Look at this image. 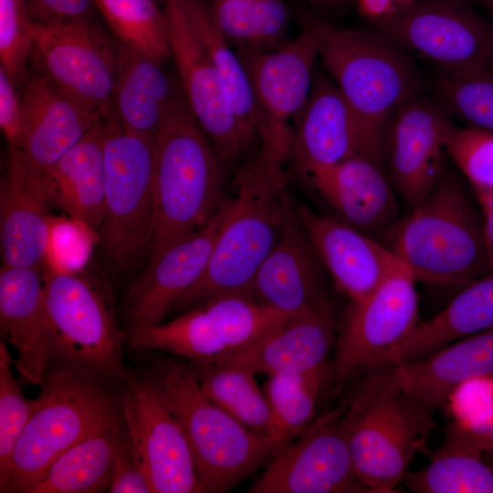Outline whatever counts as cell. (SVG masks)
<instances>
[{"mask_svg": "<svg viewBox=\"0 0 493 493\" xmlns=\"http://www.w3.org/2000/svg\"><path fill=\"white\" fill-rule=\"evenodd\" d=\"M286 160L260 146L233 180L234 194L199 279L174 303L182 312L226 296L249 298L253 279L293 209Z\"/></svg>", "mask_w": 493, "mask_h": 493, "instance_id": "1", "label": "cell"}, {"mask_svg": "<svg viewBox=\"0 0 493 493\" xmlns=\"http://www.w3.org/2000/svg\"><path fill=\"white\" fill-rule=\"evenodd\" d=\"M154 142L149 263L204 226L227 199L226 169L180 94L163 119Z\"/></svg>", "mask_w": 493, "mask_h": 493, "instance_id": "2", "label": "cell"}, {"mask_svg": "<svg viewBox=\"0 0 493 493\" xmlns=\"http://www.w3.org/2000/svg\"><path fill=\"white\" fill-rule=\"evenodd\" d=\"M379 240L416 281L461 288L491 271L477 198L446 170Z\"/></svg>", "mask_w": 493, "mask_h": 493, "instance_id": "3", "label": "cell"}, {"mask_svg": "<svg viewBox=\"0 0 493 493\" xmlns=\"http://www.w3.org/2000/svg\"><path fill=\"white\" fill-rule=\"evenodd\" d=\"M103 379L50 366L10 458L0 492L25 493L66 450L106 429L125 426L121 401Z\"/></svg>", "mask_w": 493, "mask_h": 493, "instance_id": "4", "label": "cell"}, {"mask_svg": "<svg viewBox=\"0 0 493 493\" xmlns=\"http://www.w3.org/2000/svg\"><path fill=\"white\" fill-rule=\"evenodd\" d=\"M319 58L358 117L369 157L383 166L392 113L423 87L414 59L376 29L344 28L330 22Z\"/></svg>", "mask_w": 493, "mask_h": 493, "instance_id": "5", "label": "cell"}, {"mask_svg": "<svg viewBox=\"0 0 493 493\" xmlns=\"http://www.w3.org/2000/svg\"><path fill=\"white\" fill-rule=\"evenodd\" d=\"M152 374L184 431L205 492L231 488L288 444L252 431L211 401L194 370L166 361Z\"/></svg>", "mask_w": 493, "mask_h": 493, "instance_id": "6", "label": "cell"}, {"mask_svg": "<svg viewBox=\"0 0 493 493\" xmlns=\"http://www.w3.org/2000/svg\"><path fill=\"white\" fill-rule=\"evenodd\" d=\"M50 322L49 367L80 371L105 381L128 380L122 341L109 299L75 270L41 266Z\"/></svg>", "mask_w": 493, "mask_h": 493, "instance_id": "7", "label": "cell"}, {"mask_svg": "<svg viewBox=\"0 0 493 493\" xmlns=\"http://www.w3.org/2000/svg\"><path fill=\"white\" fill-rule=\"evenodd\" d=\"M415 399L364 382L344 411L354 471L371 493H393L435 426Z\"/></svg>", "mask_w": 493, "mask_h": 493, "instance_id": "8", "label": "cell"}, {"mask_svg": "<svg viewBox=\"0 0 493 493\" xmlns=\"http://www.w3.org/2000/svg\"><path fill=\"white\" fill-rule=\"evenodd\" d=\"M105 215L98 230L121 270L148 255L152 233L154 136L124 127L113 110L102 119Z\"/></svg>", "mask_w": 493, "mask_h": 493, "instance_id": "9", "label": "cell"}, {"mask_svg": "<svg viewBox=\"0 0 493 493\" xmlns=\"http://www.w3.org/2000/svg\"><path fill=\"white\" fill-rule=\"evenodd\" d=\"M290 317L247 297L226 296L184 311L168 322L128 330L126 338L134 348L160 350L200 364L232 354Z\"/></svg>", "mask_w": 493, "mask_h": 493, "instance_id": "10", "label": "cell"}, {"mask_svg": "<svg viewBox=\"0 0 493 493\" xmlns=\"http://www.w3.org/2000/svg\"><path fill=\"white\" fill-rule=\"evenodd\" d=\"M329 22L306 20L299 35L267 51L237 53L259 111L260 146L288 159L293 132L288 121L300 114L312 86L315 62Z\"/></svg>", "mask_w": 493, "mask_h": 493, "instance_id": "11", "label": "cell"}, {"mask_svg": "<svg viewBox=\"0 0 493 493\" xmlns=\"http://www.w3.org/2000/svg\"><path fill=\"white\" fill-rule=\"evenodd\" d=\"M373 27L442 70L493 63V26L467 0H414Z\"/></svg>", "mask_w": 493, "mask_h": 493, "instance_id": "12", "label": "cell"}, {"mask_svg": "<svg viewBox=\"0 0 493 493\" xmlns=\"http://www.w3.org/2000/svg\"><path fill=\"white\" fill-rule=\"evenodd\" d=\"M120 397L132 452L153 493H204L184 431L153 374L130 380Z\"/></svg>", "mask_w": 493, "mask_h": 493, "instance_id": "13", "label": "cell"}, {"mask_svg": "<svg viewBox=\"0 0 493 493\" xmlns=\"http://www.w3.org/2000/svg\"><path fill=\"white\" fill-rule=\"evenodd\" d=\"M415 281L409 270L400 271L351 303L326 382L341 383L366 374L380 354L414 330L418 323Z\"/></svg>", "mask_w": 493, "mask_h": 493, "instance_id": "14", "label": "cell"}, {"mask_svg": "<svg viewBox=\"0 0 493 493\" xmlns=\"http://www.w3.org/2000/svg\"><path fill=\"white\" fill-rule=\"evenodd\" d=\"M40 73L103 116L112 110L116 49L89 18L33 22Z\"/></svg>", "mask_w": 493, "mask_h": 493, "instance_id": "15", "label": "cell"}, {"mask_svg": "<svg viewBox=\"0 0 493 493\" xmlns=\"http://www.w3.org/2000/svg\"><path fill=\"white\" fill-rule=\"evenodd\" d=\"M337 408L313 421L286 445L247 490L249 493H371L353 468Z\"/></svg>", "mask_w": 493, "mask_h": 493, "instance_id": "16", "label": "cell"}, {"mask_svg": "<svg viewBox=\"0 0 493 493\" xmlns=\"http://www.w3.org/2000/svg\"><path fill=\"white\" fill-rule=\"evenodd\" d=\"M453 127L447 110L437 100L419 93L392 113L383 162L394 191L410 208L430 193L446 171V143Z\"/></svg>", "mask_w": 493, "mask_h": 493, "instance_id": "17", "label": "cell"}, {"mask_svg": "<svg viewBox=\"0 0 493 493\" xmlns=\"http://www.w3.org/2000/svg\"><path fill=\"white\" fill-rule=\"evenodd\" d=\"M164 11L185 101L226 170L245 155L228 91L191 26L184 0H164Z\"/></svg>", "mask_w": 493, "mask_h": 493, "instance_id": "18", "label": "cell"}, {"mask_svg": "<svg viewBox=\"0 0 493 493\" xmlns=\"http://www.w3.org/2000/svg\"><path fill=\"white\" fill-rule=\"evenodd\" d=\"M21 103L20 137L9 148L36 174L55 164L104 117L40 72L26 82Z\"/></svg>", "mask_w": 493, "mask_h": 493, "instance_id": "19", "label": "cell"}, {"mask_svg": "<svg viewBox=\"0 0 493 493\" xmlns=\"http://www.w3.org/2000/svg\"><path fill=\"white\" fill-rule=\"evenodd\" d=\"M365 382L401 392L431 413L467 383L493 375V328L456 341L415 361L367 374Z\"/></svg>", "mask_w": 493, "mask_h": 493, "instance_id": "20", "label": "cell"}, {"mask_svg": "<svg viewBox=\"0 0 493 493\" xmlns=\"http://www.w3.org/2000/svg\"><path fill=\"white\" fill-rule=\"evenodd\" d=\"M294 210L324 268L351 303L392 275L408 270L380 240L304 204L294 205Z\"/></svg>", "mask_w": 493, "mask_h": 493, "instance_id": "21", "label": "cell"}, {"mask_svg": "<svg viewBox=\"0 0 493 493\" xmlns=\"http://www.w3.org/2000/svg\"><path fill=\"white\" fill-rule=\"evenodd\" d=\"M355 156L370 158L362 124L332 79L315 68L288 158L303 174Z\"/></svg>", "mask_w": 493, "mask_h": 493, "instance_id": "22", "label": "cell"}, {"mask_svg": "<svg viewBox=\"0 0 493 493\" xmlns=\"http://www.w3.org/2000/svg\"><path fill=\"white\" fill-rule=\"evenodd\" d=\"M228 201L229 197L204 226L150 262L143 274L132 283L126 298L128 330L162 323L176 300L199 279Z\"/></svg>", "mask_w": 493, "mask_h": 493, "instance_id": "23", "label": "cell"}, {"mask_svg": "<svg viewBox=\"0 0 493 493\" xmlns=\"http://www.w3.org/2000/svg\"><path fill=\"white\" fill-rule=\"evenodd\" d=\"M302 175L337 219L378 240L400 217L388 176L368 157L355 156Z\"/></svg>", "mask_w": 493, "mask_h": 493, "instance_id": "24", "label": "cell"}, {"mask_svg": "<svg viewBox=\"0 0 493 493\" xmlns=\"http://www.w3.org/2000/svg\"><path fill=\"white\" fill-rule=\"evenodd\" d=\"M322 267L293 205L279 239L256 273L249 298L287 315L301 313L327 302Z\"/></svg>", "mask_w": 493, "mask_h": 493, "instance_id": "25", "label": "cell"}, {"mask_svg": "<svg viewBox=\"0 0 493 493\" xmlns=\"http://www.w3.org/2000/svg\"><path fill=\"white\" fill-rule=\"evenodd\" d=\"M0 331L21 378L40 384L49 368L50 322L41 267L0 269Z\"/></svg>", "mask_w": 493, "mask_h": 493, "instance_id": "26", "label": "cell"}, {"mask_svg": "<svg viewBox=\"0 0 493 493\" xmlns=\"http://www.w3.org/2000/svg\"><path fill=\"white\" fill-rule=\"evenodd\" d=\"M35 173L9 148V160L0 187L2 266L41 267L47 259L54 218Z\"/></svg>", "mask_w": 493, "mask_h": 493, "instance_id": "27", "label": "cell"}, {"mask_svg": "<svg viewBox=\"0 0 493 493\" xmlns=\"http://www.w3.org/2000/svg\"><path fill=\"white\" fill-rule=\"evenodd\" d=\"M334 324L327 302L314 306L266 333L226 359L256 373L272 375L328 369Z\"/></svg>", "mask_w": 493, "mask_h": 493, "instance_id": "28", "label": "cell"}, {"mask_svg": "<svg viewBox=\"0 0 493 493\" xmlns=\"http://www.w3.org/2000/svg\"><path fill=\"white\" fill-rule=\"evenodd\" d=\"M102 119L49 169L35 173L49 206L94 232L105 215Z\"/></svg>", "mask_w": 493, "mask_h": 493, "instance_id": "29", "label": "cell"}, {"mask_svg": "<svg viewBox=\"0 0 493 493\" xmlns=\"http://www.w3.org/2000/svg\"><path fill=\"white\" fill-rule=\"evenodd\" d=\"M493 328V270L461 288L438 314L415 325L380 354L368 372L424 358L465 337Z\"/></svg>", "mask_w": 493, "mask_h": 493, "instance_id": "30", "label": "cell"}, {"mask_svg": "<svg viewBox=\"0 0 493 493\" xmlns=\"http://www.w3.org/2000/svg\"><path fill=\"white\" fill-rule=\"evenodd\" d=\"M161 65L126 46L116 49L112 110L132 131L154 136L178 95Z\"/></svg>", "mask_w": 493, "mask_h": 493, "instance_id": "31", "label": "cell"}, {"mask_svg": "<svg viewBox=\"0 0 493 493\" xmlns=\"http://www.w3.org/2000/svg\"><path fill=\"white\" fill-rule=\"evenodd\" d=\"M483 453L452 423L430 462L408 471L402 483L415 493H493V467L483 460Z\"/></svg>", "mask_w": 493, "mask_h": 493, "instance_id": "32", "label": "cell"}, {"mask_svg": "<svg viewBox=\"0 0 493 493\" xmlns=\"http://www.w3.org/2000/svg\"><path fill=\"white\" fill-rule=\"evenodd\" d=\"M125 426L91 435L62 453L25 493H94L108 488Z\"/></svg>", "mask_w": 493, "mask_h": 493, "instance_id": "33", "label": "cell"}, {"mask_svg": "<svg viewBox=\"0 0 493 493\" xmlns=\"http://www.w3.org/2000/svg\"><path fill=\"white\" fill-rule=\"evenodd\" d=\"M191 26L228 91L245 154L260 146L259 111L245 67L217 28L206 0H184Z\"/></svg>", "mask_w": 493, "mask_h": 493, "instance_id": "34", "label": "cell"}, {"mask_svg": "<svg viewBox=\"0 0 493 493\" xmlns=\"http://www.w3.org/2000/svg\"><path fill=\"white\" fill-rule=\"evenodd\" d=\"M196 367L200 387L211 401L252 431L274 438L269 406L252 369L226 358Z\"/></svg>", "mask_w": 493, "mask_h": 493, "instance_id": "35", "label": "cell"}, {"mask_svg": "<svg viewBox=\"0 0 493 493\" xmlns=\"http://www.w3.org/2000/svg\"><path fill=\"white\" fill-rule=\"evenodd\" d=\"M223 37L237 53L275 49L287 38L285 0H206Z\"/></svg>", "mask_w": 493, "mask_h": 493, "instance_id": "36", "label": "cell"}, {"mask_svg": "<svg viewBox=\"0 0 493 493\" xmlns=\"http://www.w3.org/2000/svg\"><path fill=\"white\" fill-rule=\"evenodd\" d=\"M328 369L268 375L263 392L275 439L288 443L313 422L316 404Z\"/></svg>", "mask_w": 493, "mask_h": 493, "instance_id": "37", "label": "cell"}, {"mask_svg": "<svg viewBox=\"0 0 493 493\" xmlns=\"http://www.w3.org/2000/svg\"><path fill=\"white\" fill-rule=\"evenodd\" d=\"M121 45L163 63L170 55L165 11L154 0H93Z\"/></svg>", "mask_w": 493, "mask_h": 493, "instance_id": "38", "label": "cell"}, {"mask_svg": "<svg viewBox=\"0 0 493 493\" xmlns=\"http://www.w3.org/2000/svg\"><path fill=\"white\" fill-rule=\"evenodd\" d=\"M436 100L467 127L493 132V66L442 70L434 83Z\"/></svg>", "mask_w": 493, "mask_h": 493, "instance_id": "39", "label": "cell"}, {"mask_svg": "<svg viewBox=\"0 0 493 493\" xmlns=\"http://www.w3.org/2000/svg\"><path fill=\"white\" fill-rule=\"evenodd\" d=\"M7 343L0 341V483L8 471L10 458L33 407V400L22 393L13 372Z\"/></svg>", "mask_w": 493, "mask_h": 493, "instance_id": "40", "label": "cell"}, {"mask_svg": "<svg viewBox=\"0 0 493 493\" xmlns=\"http://www.w3.org/2000/svg\"><path fill=\"white\" fill-rule=\"evenodd\" d=\"M446 149L473 194L493 195V132L454 125Z\"/></svg>", "mask_w": 493, "mask_h": 493, "instance_id": "41", "label": "cell"}, {"mask_svg": "<svg viewBox=\"0 0 493 493\" xmlns=\"http://www.w3.org/2000/svg\"><path fill=\"white\" fill-rule=\"evenodd\" d=\"M33 45V20L25 0H0V61L12 81L21 80Z\"/></svg>", "mask_w": 493, "mask_h": 493, "instance_id": "42", "label": "cell"}, {"mask_svg": "<svg viewBox=\"0 0 493 493\" xmlns=\"http://www.w3.org/2000/svg\"><path fill=\"white\" fill-rule=\"evenodd\" d=\"M110 493H153L152 486L138 463L129 437L121 446L109 486Z\"/></svg>", "mask_w": 493, "mask_h": 493, "instance_id": "43", "label": "cell"}, {"mask_svg": "<svg viewBox=\"0 0 493 493\" xmlns=\"http://www.w3.org/2000/svg\"><path fill=\"white\" fill-rule=\"evenodd\" d=\"M33 22L89 18L93 0H25Z\"/></svg>", "mask_w": 493, "mask_h": 493, "instance_id": "44", "label": "cell"}, {"mask_svg": "<svg viewBox=\"0 0 493 493\" xmlns=\"http://www.w3.org/2000/svg\"><path fill=\"white\" fill-rule=\"evenodd\" d=\"M22 125V103L15 83L0 68V126L9 143L16 146Z\"/></svg>", "mask_w": 493, "mask_h": 493, "instance_id": "45", "label": "cell"}, {"mask_svg": "<svg viewBox=\"0 0 493 493\" xmlns=\"http://www.w3.org/2000/svg\"><path fill=\"white\" fill-rule=\"evenodd\" d=\"M456 424L484 452L493 448V403L476 415L460 419Z\"/></svg>", "mask_w": 493, "mask_h": 493, "instance_id": "46", "label": "cell"}, {"mask_svg": "<svg viewBox=\"0 0 493 493\" xmlns=\"http://www.w3.org/2000/svg\"><path fill=\"white\" fill-rule=\"evenodd\" d=\"M414 0H352L357 11L372 26L389 19L408 7Z\"/></svg>", "mask_w": 493, "mask_h": 493, "instance_id": "47", "label": "cell"}, {"mask_svg": "<svg viewBox=\"0 0 493 493\" xmlns=\"http://www.w3.org/2000/svg\"><path fill=\"white\" fill-rule=\"evenodd\" d=\"M480 208L483 236L490 270H493V195H475Z\"/></svg>", "mask_w": 493, "mask_h": 493, "instance_id": "48", "label": "cell"}, {"mask_svg": "<svg viewBox=\"0 0 493 493\" xmlns=\"http://www.w3.org/2000/svg\"><path fill=\"white\" fill-rule=\"evenodd\" d=\"M309 4L310 5L325 10H335L342 7L352 0H300Z\"/></svg>", "mask_w": 493, "mask_h": 493, "instance_id": "49", "label": "cell"}, {"mask_svg": "<svg viewBox=\"0 0 493 493\" xmlns=\"http://www.w3.org/2000/svg\"><path fill=\"white\" fill-rule=\"evenodd\" d=\"M479 1L493 15V0H479Z\"/></svg>", "mask_w": 493, "mask_h": 493, "instance_id": "50", "label": "cell"}, {"mask_svg": "<svg viewBox=\"0 0 493 493\" xmlns=\"http://www.w3.org/2000/svg\"><path fill=\"white\" fill-rule=\"evenodd\" d=\"M487 453L489 454L490 459H491V462H492V465H493V448H491L490 450L487 451Z\"/></svg>", "mask_w": 493, "mask_h": 493, "instance_id": "51", "label": "cell"}, {"mask_svg": "<svg viewBox=\"0 0 493 493\" xmlns=\"http://www.w3.org/2000/svg\"><path fill=\"white\" fill-rule=\"evenodd\" d=\"M492 65H493V63H492Z\"/></svg>", "mask_w": 493, "mask_h": 493, "instance_id": "52", "label": "cell"}, {"mask_svg": "<svg viewBox=\"0 0 493 493\" xmlns=\"http://www.w3.org/2000/svg\"><path fill=\"white\" fill-rule=\"evenodd\" d=\"M491 66H493V65H491Z\"/></svg>", "mask_w": 493, "mask_h": 493, "instance_id": "53", "label": "cell"}]
</instances>
